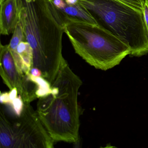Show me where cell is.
<instances>
[{
  "instance_id": "obj_15",
  "label": "cell",
  "mask_w": 148,
  "mask_h": 148,
  "mask_svg": "<svg viewBox=\"0 0 148 148\" xmlns=\"http://www.w3.org/2000/svg\"><path fill=\"white\" fill-rule=\"evenodd\" d=\"M54 5L58 8L61 10L64 8L67 4L66 3L64 0H51Z\"/></svg>"
},
{
  "instance_id": "obj_6",
  "label": "cell",
  "mask_w": 148,
  "mask_h": 148,
  "mask_svg": "<svg viewBox=\"0 0 148 148\" xmlns=\"http://www.w3.org/2000/svg\"><path fill=\"white\" fill-rule=\"evenodd\" d=\"M0 49V74L3 82L10 90L17 88L24 103H31L38 98L37 85L19 71L8 45L1 44Z\"/></svg>"
},
{
  "instance_id": "obj_17",
  "label": "cell",
  "mask_w": 148,
  "mask_h": 148,
  "mask_svg": "<svg viewBox=\"0 0 148 148\" xmlns=\"http://www.w3.org/2000/svg\"><path fill=\"white\" fill-rule=\"evenodd\" d=\"M8 94H9L10 100H11V102H12V100H13L18 97V93L17 88H14V89L10 90V91L8 92Z\"/></svg>"
},
{
  "instance_id": "obj_2",
  "label": "cell",
  "mask_w": 148,
  "mask_h": 148,
  "mask_svg": "<svg viewBox=\"0 0 148 148\" xmlns=\"http://www.w3.org/2000/svg\"><path fill=\"white\" fill-rule=\"evenodd\" d=\"M82 84L65 60L51 84V92L38 101L37 113L54 142H78L80 111L78 94Z\"/></svg>"
},
{
  "instance_id": "obj_9",
  "label": "cell",
  "mask_w": 148,
  "mask_h": 148,
  "mask_svg": "<svg viewBox=\"0 0 148 148\" xmlns=\"http://www.w3.org/2000/svg\"><path fill=\"white\" fill-rule=\"evenodd\" d=\"M17 51L20 56L23 65V72L26 75L30 74L33 64V51L26 41H22L17 47Z\"/></svg>"
},
{
  "instance_id": "obj_8",
  "label": "cell",
  "mask_w": 148,
  "mask_h": 148,
  "mask_svg": "<svg viewBox=\"0 0 148 148\" xmlns=\"http://www.w3.org/2000/svg\"><path fill=\"white\" fill-rule=\"evenodd\" d=\"M60 10L70 17L76 18L86 23L94 25L99 24L91 13L79 2L74 5H66L64 8Z\"/></svg>"
},
{
  "instance_id": "obj_3",
  "label": "cell",
  "mask_w": 148,
  "mask_h": 148,
  "mask_svg": "<svg viewBox=\"0 0 148 148\" xmlns=\"http://www.w3.org/2000/svg\"><path fill=\"white\" fill-rule=\"evenodd\" d=\"M66 19L65 34L75 53L92 66L106 71L131 54L127 44L99 24L91 25L67 15Z\"/></svg>"
},
{
  "instance_id": "obj_4",
  "label": "cell",
  "mask_w": 148,
  "mask_h": 148,
  "mask_svg": "<svg viewBox=\"0 0 148 148\" xmlns=\"http://www.w3.org/2000/svg\"><path fill=\"white\" fill-rule=\"evenodd\" d=\"M100 25L127 44L131 55L148 53V34L143 12L118 0H79Z\"/></svg>"
},
{
  "instance_id": "obj_19",
  "label": "cell",
  "mask_w": 148,
  "mask_h": 148,
  "mask_svg": "<svg viewBox=\"0 0 148 148\" xmlns=\"http://www.w3.org/2000/svg\"><path fill=\"white\" fill-rule=\"evenodd\" d=\"M5 1V0H0V4H1V3H2V2H4Z\"/></svg>"
},
{
  "instance_id": "obj_18",
  "label": "cell",
  "mask_w": 148,
  "mask_h": 148,
  "mask_svg": "<svg viewBox=\"0 0 148 148\" xmlns=\"http://www.w3.org/2000/svg\"><path fill=\"white\" fill-rule=\"evenodd\" d=\"M67 5H74L78 2L79 0H64Z\"/></svg>"
},
{
  "instance_id": "obj_7",
  "label": "cell",
  "mask_w": 148,
  "mask_h": 148,
  "mask_svg": "<svg viewBox=\"0 0 148 148\" xmlns=\"http://www.w3.org/2000/svg\"><path fill=\"white\" fill-rule=\"evenodd\" d=\"M20 0H5L1 3L0 33L4 35L13 33L20 19Z\"/></svg>"
},
{
  "instance_id": "obj_10",
  "label": "cell",
  "mask_w": 148,
  "mask_h": 148,
  "mask_svg": "<svg viewBox=\"0 0 148 148\" xmlns=\"http://www.w3.org/2000/svg\"><path fill=\"white\" fill-rule=\"evenodd\" d=\"M27 76L37 85L36 94L38 98L46 97L51 92V84L43 77H34L31 73Z\"/></svg>"
},
{
  "instance_id": "obj_13",
  "label": "cell",
  "mask_w": 148,
  "mask_h": 148,
  "mask_svg": "<svg viewBox=\"0 0 148 148\" xmlns=\"http://www.w3.org/2000/svg\"><path fill=\"white\" fill-rule=\"evenodd\" d=\"M145 22L148 34V0H145L144 5L143 11Z\"/></svg>"
},
{
  "instance_id": "obj_5",
  "label": "cell",
  "mask_w": 148,
  "mask_h": 148,
  "mask_svg": "<svg viewBox=\"0 0 148 148\" xmlns=\"http://www.w3.org/2000/svg\"><path fill=\"white\" fill-rule=\"evenodd\" d=\"M20 116L12 118L1 107L0 148H53L54 141L42 124L37 111L24 103Z\"/></svg>"
},
{
  "instance_id": "obj_14",
  "label": "cell",
  "mask_w": 148,
  "mask_h": 148,
  "mask_svg": "<svg viewBox=\"0 0 148 148\" xmlns=\"http://www.w3.org/2000/svg\"><path fill=\"white\" fill-rule=\"evenodd\" d=\"M0 100L1 104H10L11 100L9 98L8 92H1L0 96Z\"/></svg>"
},
{
  "instance_id": "obj_11",
  "label": "cell",
  "mask_w": 148,
  "mask_h": 148,
  "mask_svg": "<svg viewBox=\"0 0 148 148\" xmlns=\"http://www.w3.org/2000/svg\"><path fill=\"white\" fill-rule=\"evenodd\" d=\"M24 101L20 95L19 96L13 100H12L11 106L13 111L14 112V115L15 116H20L22 113L24 106Z\"/></svg>"
},
{
  "instance_id": "obj_1",
  "label": "cell",
  "mask_w": 148,
  "mask_h": 148,
  "mask_svg": "<svg viewBox=\"0 0 148 148\" xmlns=\"http://www.w3.org/2000/svg\"><path fill=\"white\" fill-rule=\"evenodd\" d=\"M20 19L25 41L33 51V68H38L50 84L62 63L66 15L51 0H20Z\"/></svg>"
},
{
  "instance_id": "obj_12",
  "label": "cell",
  "mask_w": 148,
  "mask_h": 148,
  "mask_svg": "<svg viewBox=\"0 0 148 148\" xmlns=\"http://www.w3.org/2000/svg\"><path fill=\"white\" fill-rule=\"evenodd\" d=\"M119 1L140 12L143 11L144 0H118Z\"/></svg>"
},
{
  "instance_id": "obj_16",
  "label": "cell",
  "mask_w": 148,
  "mask_h": 148,
  "mask_svg": "<svg viewBox=\"0 0 148 148\" xmlns=\"http://www.w3.org/2000/svg\"><path fill=\"white\" fill-rule=\"evenodd\" d=\"M30 73L31 75L33 76L34 77H42V72L41 71L37 68H32L30 70Z\"/></svg>"
}]
</instances>
